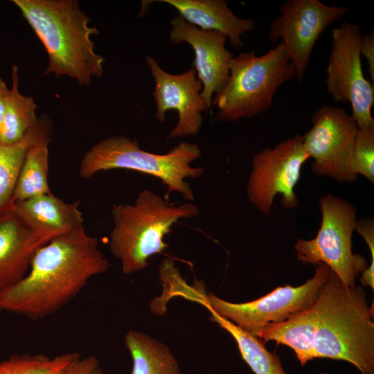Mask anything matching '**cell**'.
Listing matches in <instances>:
<instances>
[{"label":"cell","mask_w":374,"mask_h":374,"mask_svg":"<svg viewBox=\"0 0 374 374\" xmlns=\"http://www.w3.org/2000/svg\"><path fill=\"white\" fill-rule=\"evenodd\" d=\"M312 127L303 135L314 174L338 182H353L352 150L358 127L341 107L322 106L312 116Z\"/></svg>","instance_id":"11"},{"label":"cell","mask_w":374,"mask_h":374,"mask_svg":"<svg viewBox=\"0 0 374 374\" xmlns=\"http://www.w3.org/2000/svg\"><path fill=\"white\" fill-rule=\"evenodd\" d=\"M321 222L310 240L299 238L294 244L297 260L303 264L323 263L346 285L367 267L362 256L352 251V234L357 224V208L350 202L328 194L319 198Z\"/></svg>","instance_id":"8"},{"label":"cell","mask_w":374,"mask_h":374,"mask_svg":"<svg viewBox=\"0 0 374 374\" xmlns=\"http://www.w3.org/2000/svg\"><path fill=\"white\" fill-rule=\"evenodd\" d=\"M175 8L188 23L204 30L224 34L237 49L243 46L241 36L255 29V20L235 15L224 0H161Z\"/></svg>","instance_id":"17"},{"label":"cell","mask_w":374,"mask_h":374,"mask_svg":"<svg viewBox=\"0 0 374 374\" xmlns=\"http://www.w3.org/2000/svg\"><path fill=\"white\" fill-rule=\"evenodd\" d=\"M295 77V69L280 42L261 56L252 51L232 57L229 80L212 100L218 110L215 121L234 122L268 109L277 89Z\"/></svg>","instance_id":"6"},{"label":"cell","mask_w":374,"mask_h":374,"mask_svg":"<svg viewBox=\"0 0 374 374\" xmlns=\"http://www.w3.org/2000/svg\"><path fill=\"white\" fill-rule=\"evenodd\" d=\"M103 371L96 357L89 355L78 357L71 362L62 374H102Z\"/></svg>","instance_id":"26"},{"label":"cell","mask_w":374,"mask_h":374,"mask_svg":"<svg viewBox=\"0 0 374 374\" xmlns=\"http://www.w3.org/2000/svg\"><path fill=\"white\" fill-rule=\"evenodd\" d=\"M331 272L328 265L320 263L315 265L312 278L303 285L278 287L267 294L247 303H233L213 293L206 294L200 288L199 283L195 287L186 285L181 295L199 303L209 312L225 318L257 337L267 326L284 322L310 308L316 301Z\"/></svg>","instance_id":"7"},{"label":"cell","mask_w":374,"mask_h":374,"mask_svg":"<svg viewBox=\"0 0 374 374\" xmlns=\"http://www.w3.org/2000/svg\"><path fill=\"white\" fill-rule=\"evenodd\" d=\"M12 208L31 232L46 244L84 227L79 201L66 202L52 193L15 202Z\"/></svg>","instance_id":"15"},{"label":"cell","mask_w":374,"mask_h":374,"mask_svg":"<svg viewBox=\"0 0 374 374\" xmlns=\"http://www.w3.org/2000/svg\"><path fill=\"white\" fill-rule=\"evenodd\" d=\"M349 12V8L328 6L319 0H289L281 6L280 15L269 24V40L272 44L278 41L283 44L299 82L305 75L321 33Z\"/></svg>","instance_id":"12"},{"label":"cell","mask_w":374,"mask_h":374,"mask_svg":"<svg viewBox=\"0 0 374 374\" xmlns=\"http://www.w3.org/2000/svg\"><path fill=\"white\" fill-rule=\"evenodd\" d=\"M202 156L195 143L181 142L163 154L140 148L138 141L123 136H113L100 141L85 152L79 167V175L91 179L100 171L125 169L159 179L167 186L166 199L172 192L179 193L186 200L194 199L187 178H199L204 170L190 163Z\"/></svg>","instance_id":"5"},{"label":"cell","mask_w":374,"mask_h":374,"mask_svg":"<svg viewBox=\"0 0 374 374\" xmlns=\"http://www.w3.org/2000/svg\"><path fill=\"white\" fill-rule=\"evenodd\" d=\"M309 159L301 134L256 154L246 190L249 201L265 215L270 213L277 194L280 195V204L285 208L297 207L299 199L294 188L302 166Z\"/></svg>","instance_id":"10"},{"label":"cell","mask_w":374,"mask_h":374,"mask_svg":"<svg viewBox=\"0 0 374 374\" xmlns=\"http://www.w3.org/2000/svg\"><path fill=\"white\" fill-rule=\"evenodd\" d=\"M12 204L0 214V292L27 274L36 251L46 244L19 219Z\"/></svg>","instance_id":"16"},{"label":"cell","mask_w":374,"mask_h":374,"mask_svg":"<svg viewBox=\"0 0 374 374\" xmlns=\"http://www.w3.org/2000/svg\"><path fill=\"white\" fill-rule=\"evenodd\" d=\"M210 312V319L232 335L242 359L255 374H286L279 357L268 351L261 339L225 318Z\"/></svg>","instance_id":"23"},{"label":"cell","mask_w":374,"mask_h":374,"mask_svg":"<svg viewBox=\"0 0 374 374\" xmlns=\"http://www.w3.org/2000/svg\"><path fill=\"white\" fill-rule=\"evenodd\" d=\"M98 239L80 228L55 238L34 254L27 274L0 292V312L33 320L48 317L74 299L109 263Z\"/></svg>","instance_id":"1"},{"label":"cell","mask_w":374,"mask_h":374,"mask_svg":"<svg viewBox=\"0 0 374 374\" xmlns=\"http://www.w3.org/2000/svg\"><path fill=\"white\" fill-rule=\"evenodd\" d=\"M199 214L198 207L191 203L172 206L150 190L141 191L134 204L115 206L109 244L123 272L130 274L145 269L150 256L168 247L163 238L173 225Z\"/></svg>","instance_id":"4"},{"label":"cell","mask_w":374,"mask_h":374,"mask_svg":"<svg viewBox=\"0 0 374 374\" xmlns=\"http://www.w3.org/2000/svg\"><path fill=\"white\" fill-rule=\"evenodd\" d=\"M352 167L357 176L374 183V125L358 128L352 150Z\"/></svg>","instance_id":"25"},{"label":"cell","mask_w":374,"mask_h":374,"mask_svg":"<svg viewBox=\"0 0 374 374\" xmlns=\"http://www.w3.org/2000/svg\"><path fill=\"white\" fill-rule=\"evenodd\" d=\"M80 357L78 353H64L52 358L44 354L12 355L0 362V374H62Z\"/></svg>","instance_id":"24"},{"label":"cell","mask_w":374,"mask_h":374,"mask_svg":"<svg viewBox=\"0 0 374 374\" xmlns=\"http://www.w3.org/2000/svg\"><path fill=\"white\" fill-rule=\"evenodd\" d=\"M146 62L154 80L153 96L157 120L163 123L168 110H176L179 115L178 122L167 139L197 135L202 124V112L206 109L201 96L202 84L195 69L171 74L162 69L152 57L148 56Z\"/></svg>","instance_id":"13"},{"label":"cell","mask_w":374,"mask_h":374,"mask_svg":"<svg viewBox=\"0 0 374 374\" xmlns=\"http://www.w3.org/2000/svg\"><path fill=\"white\" fill-rule=\"evenodd\" d=\"M314 305L312 359L344 360L374 374V310L364 288L345 285L332 271Z\"/></svg>","instance_id":"3"},{"label":"cell","mask_w":374,"mask_h":374,"mask_svg":"<svg viewBox=\"0 0 374 374\" xmlns=\"http://www.w3.org/2000/svg\"><path fill=\"white\" fill-rule=\"evenodd\" d=\"M125 345L132 359V374H181L170 348L147 334L130 330Z\"/></svg>","instance_id":"20"},{"label":"cell","mask_w":374,"mask_h":374,"mask_svg":"<svg viewBox=\"0 0 374 374\" xmlns=\"http://www.w3.org/2000/svg\"><path fill=\"white\" fill-rule=\"evenodd\" d=\"M170 24L171 43L186 42L194 51L192 65L202 82L201 96L208 110L212 105L213 94L219 92L229 78V62L233 54L225 47L227 38L220 32L199 28L179 15L170 21Z\"/></svg>","instance_id":"14"},{"label":"cell","mask_w":374,"mask_h":374,"mask_svg":"<svg viewBox=\"0 0 374 374\" xmlns=\"http://www.w3.org/2000/svg\"><path fill=\"white\" fill-rule=\"evenodd\" d=\"M11 78L12 85L0 129V143L6 145L21 141L39 121L34 98L19 91L18 67L16 65L12 66Z\"/></svg>","instance_id":"21"},{"label":"cell","mask_w":374,"mask_h":374,"mask_svg":"<svg viewBox=\"0 0 374 374\" xmlns=\"http://www.w3.org/2000/svg\"><path fill=\"white\" fill-rule=\"evenodd\" d=\"M360 53L368 63L370 81L374 80V31L371 30L366 35H362L360 40Z\"/></svg>","instance_id":"27"},{"label":"cell","mask_w":374,"mask_h":374,"mask_svg":"<svg viewBox=\"0 0 374 374\" xmlns=\"http://www.w3.org/2000/svg\"><path fill=\"white\" fill-rule=\"evenodd\" d=\"M9 89L10 88L7 87L3 80L0 78V129L3 122Z\"/></svg>","instance_id":"28"},{"label":"cell","mask_w":374,"mask_h":374,"mask_svg":"<svg viewBox=\"0 0 374 374\" xmlns=\"http://www.w3.org/2000/svg\"><path fill=\"white\" fill-rule=\"evenodd\" d=\"M51 123L46 115L19 143L6 145L0 143V214L10 208L17 179L28 148L37 140L52 134Z\"/></svg>","instance_id":"19"},{"label":"cell","mask_w":374,"mask_h":374,"mask_svg":"<svg viewBox=\"0 0 374 374\" xmlns=\"http://www.w3.org/2000/svg\"><path fill=\"white\" fill-rule=\"evenodd\" d=\"M42 43L48 58L44 75H66L88 86L103 73L105 59L95 51L96 26L76 0H12Z\"/></svg>","instance_id":"2"},{"label":"cell","mask_w":374,"mask_h":374,"mask_svg":"<svg viewBox=\"0 0 374 374\" xmlns=\"http://www.w3.org/2000/svg\"><path fill=\"white\" fill-rule=\"evenodd\" d=\"M360 30L358 25L346 21L332 29L326 79L327 92L335 102L350 103L358 128L374 125V86L363 73Z\"/></svg>","instance_id":"9"},{"label":"cell","mask_w":374,"mask_h":374,"mask_svg":"<svg viewBox=\"0 0 374 374\" xmlns=\"http://www.w3.org/2000/svg\"><path fill=\"white\" fill-rule=\"evenodd\" d=\"M316 311L314 304L287 321L270 324L257 335L262 341H274L287 346L296 354L301 366L312 360Z\"/></svg>","instance_id":"18"},{"label":"cell","mask_w":374,"mask_h":374,"mask_svg":"<svg viewBox=\"0 0 374 374\" xmlns=\"http://www.w3.org/2000/svg\"><path fill=\"white\" fill-rule=\"evenodd\" d=\"M51 141V136H46L28 148L15 184L12 202L51 193L48 179Z\"/></svg>","instance_id":"22"}]
</instances>
